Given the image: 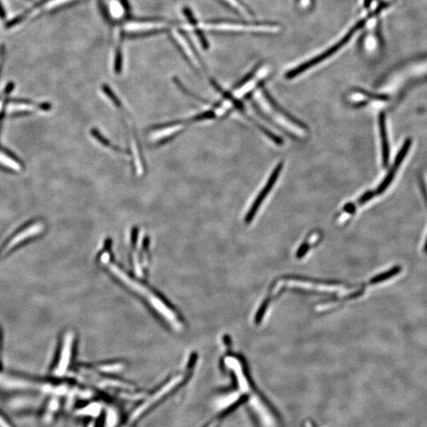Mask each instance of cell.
Returning a JSON list of instances; mask_svg holds the SVG:
<instances>
[{
	"instance_id": "cell-1",
	"label": "cell",
	"mask_w": 427,
	"mask_h": 427,
	"mask_svg": "<svg viewBox=\"0 0 427 427\" xmlns=\"http://www.w3.org/2000/svg\"><path fill=\"white\" fill-rule=\"evenodd\" d=\"M382 12V10L381 9H375L373 11L368 13L367 15L365 18L358 20V22L354 23L346 31V34H343L342 38H340V39L335 42L330 47H327L326 49H324V51L320 52L318 55H315L314 57L308 59L300 65L297 66L295 68L289 71L286 74V78L288 79H295L298 75L308 71L309 68L318 65L320 63H322V62L325 61L327 59L333 56L335 54L342 49L351 41L352 38L358 34V31L362 30L366 26V24L370 22V20H371L372 18H377V16L379 15Z\"/></svg>"
},
{
	"instance_id": "cell-2",
	"label": "cell",
	"mask_w": 427,
	"mask_h": 427,
	"mask_svg": "<svg viewBox=\"0 0 427 427\" xmlns=\"http://www.w3.org/2000/svg\"><path fill=\"white\" fill-rule=\"evenodd\" d=\"M198 27L204 30L233 32V33H263L273 34L280 31L281 26L275 22H216L199 23Z\"/></svg>"
},
{
	"instance_id": "cell-3",
	"label": "cell",
	"mask_w": 427,
	"mask_h": 427,
	"mask_svg": "<svg viewBox=\"0 0 427 427\" xmlns=\"http://www.w3.org/2000/svg\"><path fill=\"white\" fill-rule=\"evenodd\" d=\"M282 169H283V162H280V163L277 165L275 170H274L271 176H270L267 184L264 186V188L262 189L260 193L259 194V196H257L255 201H254L253 205H252L251 208L249 210V213L247 214V215L245 217V221L247 223H249L253 219V217H255L257 211L259 209L265 198L267 197L269 192H270V191L272 189L273 187L275 185V182H276L277 179L279 177V174H280L281 171H282Z\"/></svg>"
},
{
	"instance_id": "cell-4",
	"label": "cell",
	"mask_w": 427,
	"mask_h": 427,
	"mask_svg": "<svg viewBox=\"0 0 427 427\" xmlns=\"http://www.w3.org/2000/svg\"><path fill=\"white\" fill-rule=\"evenodd\" d=\"M179 382H180V378H175V379L172 380V382L167 384L164 387L161 388L160 391H158V393L154 394V395H153V396H151L147 401L145 402V403H143L140 407H138V409L134 411V413L132 414L131 418H130L131 421H134L135 419H138L140 415H142V414L144 413L146 410L149 409L151 406H153V404H154V403H156L157 401H158V400L160 399V398H162L163 395L168 393V391H170V390L172 389V387L176 385V384L179 383Z\"/></svg>"
},
{
	"instance_id": "cell-5",
	"label": "cell",
	"mask_w": 427,
	"mask_h": 427,
	"mask_svg": "<svg viewBox=\"0 0 427 427\" xmlns=\"http://www.w3.org/2000/svg\"><path fill=\"white\" fill-rule=\"evenodd\" d=\"M167 27V25L165 22H130L125 25V31L128 33H148V32L157 31V30H163Z\"/></svg>"
},
{
	"instance_id": "cell-6",
	"label": "cell",
	"mask_w": 427,
	"mask_h": 427,
	"mask_svg": "<svg viewBox=\"0 0 427 427\" xmlns=\"http://www.w3.org/2000/svg\"><path fill=\"white\" fill-rule=\"evenodd\" d=\"M379 127L381 138H382L383 165L384 167H386L388 164V161H389V144H388L387 128H386L385 114L384 113H381L379 116Z\"/></svg>"
},
{
	"instance_id": "cell-7",
	"label": "cell",
	"mask_w": 427,
	"mask_h": 427,
	"mask_svg": "<svg viewBox=\"0 0 427 427\" xmlns=\"http://www.w3.org/2000/svg\"><path fill=\"white\" fill-rule=\"evenodd\" d=\"M244 18H254V13L242 0H222Z\"/></svg>"
},
{
	"instance_id": "cell-8",
	"label": "cell",
	"mask_w": 427,
	"mask_h": 427,
	"mask_svg": "<svg viewBox=\"0 0 427 427\" xmlns=\"http://www.w3.org/2000/svg\"><path fill=\"white\" fill-rule=\"evenodd\" d=\"M172 35H173L174 39L176 40V42L179 43V45L181 47V49L184 51L186 56L192 62H197V58L196 57L193 50L192 49V47L189 45L188 42L186 41L185 38L180 33L176 31L172 32Z\"/></svg>"
},
{
	"instance_id": "cell-9",
	"label": "cell",
	"mask_w": 427,
	"mask_h": 427,
	"mask_svg": "<svg viewBox=\"0 0 427 427\" xmlns=\"http://www.w3.org/2000/svg\"><path fill=\"white\" fill-rule=\"evenodd\" d=\"M263 94H264V97L267 98V101H269V103L271 104V106H272L273 108L275 109V110L278 111L279 113H282V114H283L284 117H286L287 119H288L289 121H291V122L292 123H294L295 125H298V126L300 127V128H305V125H304L303 123L300 122V121H299V120H297V119H295V117H292L291 115H290L288 113H287V112H286L284 109H282L281 107H279V105H278V104H277V103L275 102V101H274V99H273L272 97L270 96V94H269L267 91L265 90V89H263Z\"/></svg>"
},
{
	"instance_id": "cell-10",
	"label": "cell",
	"mask_w": 427,
	"mask_h": 427,
	"mask_svg": "<svg viewBox=\"0 0 427 427\" xmlns=\"http://www.w3.org/2000/svg\"><path fill=\"white\" fill-rule=\"evenodd\" d=\"M411 143H412V140H411V138H407V140L404 142L401 149L399 150V152L398 153L397 156L395 158V162H394L393 166H392L391 170L396 172V170H398L403 161L404 160V158L407 156V153L409 151L410 147H411Z\"/></svg>"
},
{
	"instance_id": "cell-11",
	"label": "cell",
	"mask_w": 427,
	"mask_h": 427,
	"mask_svg": "<svg viewBox=\"0 0 427 427\" xmlns=\"http://www.w3.org/2000/svg\"><path fill=\"white\" fill-rule=\"evenodd\" d=\"M401 271L402 267L400 266H395V267H392V268L390 269V270L386 271V272L380 274V275H378L377 276L371 279V283L375 284V283H382L384 281L387 280V279H391L392 277L397 275L398 274L401 272Z\"/></svg>"
},
{
	"instance_id": "cell-12",
	"label": "cell",
	"mask_w": 427,
	"mask_h": 427,
	"mask_svg": "<svg viewBox=\"0 0 427 427\" xmlns=\"http://www.w3.org/2000/svg\"><path fill=\"white\" fill-rule=\"evenodd\" d=\"M37 109L35 105H32L30 103L26 102H14L10 103V105H8L7 110L10 113H14V112H31Z\"/></svg>"
},
{
	"instance_id": "cell-13",
	"label": "cell",
	"mask_w": 427,
	"mask_h": 427,
	"mask_svg": "<svg viewBox=\"0 0 427 427\" xmlns=\"http://www.w3.org/2000/svg\"><path fill=\"white\" fill-rule=\"evenodd\" d=\"M91 134H92V135H93V136L94 137V138H96L100 143H101L103 146L109 147V148L113 149V150H117V151H119V152L121 153L125 151V150H122V149L120 148V147H117V146H114L113 145L111 144V142H109V139H107L106 138L103 136L102 134L99 132L97 129H92V130H91Z\"/></svg>"
},
{
	"instance_id": "cell-14",
	"label": "cell",
	"mask_w": 427,
	"mask_h": 427,
	"mask_svg": "<svg viewBox=\"0 0 427 427\" xmlns=\"http://www.w3.org/2000/svg\"><path fill=\"white\" fill-rule=\"evenodd\" d=\"M109 11H110L111 15L115 18H121L125 14V10H124L122 4L117 0H112L109 2Z\"/></svg>"
},
{
	"instance_id": "cell-15",
	"label": "cell",
	"mask_w": 427,
	"mask_h": 427,
	"mask_svg": "<svg viewBox=\"0 0 427 427\" xmlns=\"http://www.w3.org/2000/svg\"><path fill=\"white\" fill-rule=\"evenodd\" d=\"M376 38L377 36L374 34H369L366 38H364L363 44L366 50L373 51L375 49V47L378 46V42Z\"/></svg>"
},
{
	"instance_id": "cell-16",
	"label": "cell",
	"mask_w": 427,
	"mask_h": 427,
	"mask_svg": "<svg viewBox=\"0 0 427 427\" xmlns=\"http://www.w3.org/2000/svg\"><path fill=\"white\" fill-rule=\"evenodd\" d=\"M215 117V113L212 110H208L204 113L194 116L192 118L189 119L190 123L197 122V121H204V120H210Z\"/></svg>"
},
{
	"instance_id": "cell-17",
	"label": "cell",
	"mask_w": 427,
	"mask_h": 427,
	"mask_svg": "<svg viewBox=\"0 0 427 427\" xmlns=\"http://www.w3.org/2000/svg\"><path fill=\"white\" fill-rule=\"evenodd\" d=\"M103 91H104V93L107 95V97H109L111 101H113L114 103V105L119 108V109H121V106H122V104H121V101H119L118 97L116 96L114 93H113V90L110 89V87L109 85H103L102 86Z\"/></svg>"
},
{
	"instance_id": "cell-18",
	"label": "cell",
	"mask_w": 427,
	"mask_h": 427,
	"mask_svg": "<svg viewBox=\"0 0 427 427\" xmlns=\"http://www.w3.org/2000/svg\"><path fill=\"white\" fill-rule=\"evenodd\" d=\"M313 2V0H296L297 4L302 9L311 7Z\"/></svg>"
},
{
	"instance_id": "cell-19",
	"label": "cell",
	"mask_w": 427,
	"mask_h": 427,
	"mask_svg": "<svg viewBox=\"0 0 427 427\" xmlns=\"http://www.w3.org/2000/svg\"><path fill=\"white\" fill-rule=\"evenodd\" d=\"M374 192H366L365 195L362 196V198L360 199L359 203L360 204H364V203H366L368 200H370V199L374 197Z\"/></svg>"
},
{
	"instance_id": "cell-20",
	"label": "cell",
	"mask_w": 427,
	"mask_h": 427,
	"mask_svg": "<svg viewBox=\"0 0 427 427\" xmlns=\"http://www.w3.org/2000/svg\"><path fill=\"white\" fill-rule=\"evenodd\" d=\"M308 245L307 244H304V245H301V247L299 249V253H298V256L301 257L305 254L307 251H308Z\"/></svg>"
},
{
	"instance_id": "cell-21",
	"label": "cell",
	"mask_w": 427,
	"mask_h": 427,
	"mask_svg": "<svg viewBox=\"0 0 427 427\" xmlns=\"http://www.w3.org/2000/svg\"><path fill=\"white\" fill-rule=\"evenodd\" d=\"M345 211L348 213H354L355 212V206L354 204H349L347 205H346V207L344 208Z\"/></svg>"
},
{
	"instance_id": "cell-22",
	"label": "cell",
	"mask_w": 427,
	"mask_h": 427,
	"mask_svg": "<svg viewBox=\"0 0 427 427\" xmlns=\"http://www.w3.org/2000/svg\"><path fill=\"white\" fill-rule=\"evenodd\" d=\"M5 16H6V13H5L3 6H2V2H1V0H0V18L4 19V18H5Z\"/></svg>"
},
{
	"instance_id": "cell-23",
	"label": "cell",
	"mask_w": 427,
	"mask_h": 427,
	"mask_svg": "<svg viewBox=\"0 0 427 427\" xmlns=\"http://www.w3.org/2000/svg\"><path fill=\"white\" fill-rule=\"evenodd\" d=\"M424 251H425L426 253H427V241H426L425 245H424Z\"/></svg>"
}]
</instances>
